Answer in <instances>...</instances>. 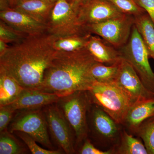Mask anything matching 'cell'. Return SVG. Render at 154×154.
Masks as SVG:
<instances>
[{"label": "cell", "mask_w": 154, "mask_h": 154, "mask_svg": "<svg viewBox=\"0 0 154 154\" xmlns=\"http://www.w3.org/2000/svg\"><path fill=\"white\" fill-rule=\"evenodd\" d=\"M134 25V17L122 14L105 22L86 26L87 31L101 37L117 49L129 40Z\"/></svg>", "instance_id": "obj_9"}, {"label": "cell", "mask_w": 154, "mask_h": 154, "mask_svg": "<svg viewBox=\"0 0 154 154\" xmlns=\"http://www.w3.org/2000/svg\"><path fill=\"white\" fill-rule=\"evenodd\" d=\"M96 62L86 48L71 52L57 51L37 90L60 97L89 91L96 82L91 73Z\"/></svg>", "instance_id": "obj_2"}, {"label": "cell", "mask_w": 154, "mask_h": 154, "mask_svg": "<svg viewBox=\"0 0 154 154\" xmlns=\"http://www.w3.org/2000/svg\"><path fill=\"white\" fill-rule=\"evenodd\" d=\"M48 131L54 141L68 154L75 152L74 132L57 103L43 107Z\"/></svg>", "instance_id": "obj_10"}, {"label": "cell", "mask_w": 154, "mask_h": 154, "mask_svg": "<svg viewBox=\"0 0 154 154\" xmlns=\"http://www.w3.org/2000/svg\"><path fill=\"white\" fill-rule=\"evenodd\" d=\"M46 26L47 32L56 37L88 32L79 20L76 8L67 0L56 2Z\"/></svg>", "instance_id": "obj_8"}, {"label": "cell", "mask_w": 154, "mask_h": 154, "mask_svg": "<svg viewBox=\"0 0 154 154\" xmlns=\"http://www.w3.org/2000/svg\"><path fill=\"white\" fill-rule=\"evenodd\" d=\"M67 1L77 8L78 6L85 0H67Z\"/></svg>", "instance_id": "obj_32"}, {"label": "cell", "mask_w": 154, "mask_h": 154, "mask_svg": "<svg viewBox=\"0 0 154 154\" xmlns=\"http://www.w3.org/2000/svg\"><path fill=\"white\" fill-rule=\"evenodd\" d=\"M59 98L56 94L36 89H25L14 102L6 106L16 111L41 109L57 103Z\"/></svg>", "instance_id": "obj_14"}, {"label": "cell", "mask_w": 154, "mask_h": 154, "mask_svg": "<svg viewBox=\"0 0 154 154\" xmlns=\"http://www.w3.org/2000/svg\"><path fill=\"white\" fill-rule=\"evenodd\" d=\"M49 1H50V2H52L55 3L57 0H48Z\"/></svg>", "instance_id": "obj_34"}, {"label": "cell", "mask_w": 154, "mask_h": 154, "mask_svg": "<svg viewBox=\"0 0 154 154\" xmlns=\"http://www.w3.org/2000/svg\"><path fill=\"white\" fill-rule=\"evenodd\" d=\"M92 34L88 32L71 34L67 36H56L53 47L57 51H76L86 48L89 38Z\"/></svg>", "instance_id": "obj_20"}, {"label": "cell", "mask_w": 154, "mask_h": 154, "mask_svg": "<svg viewBox=\"0 0 154 154\" xmlns=\"http://www.w3.org/2000/svg\"><path fill=\"white\" fill-rule=\"evenodd\" d=\"M55 37L45 32L27 36L19 43L9 46L0 56V69L14 78L23 88L37 90L57 52L53 47Z\"/></svg>", "instance_id": "obj_1"}, {"label": "cell", "mask_w": 154, "mask_h": 154, "mask_svg": "<svg viewBox=\"0 0 154 154\" xmlns=\"http://www.w3.org/2000/svg\"><path fill=\"white\" fill-rule=\"evenodd\" d=\"M10 123L11 133L21 131L27 134L37 142L49 149L54 148L50 140L47 122L43 109L18 110Z\"/></svg>", "instance_id": "obj_7"}, {"label": "cell", "mask_w": 154, "mask_h": 154, "mask_svg": "<svg viewBox=\"0 0 154 154\" xmlns=\"http://www.w3.org/2000/svg\"><path fill=\"white\" fill-rule=\"evenodd\" d=\"M28 36L14 27L1 20L0 22V39L8 44H17Z\"/></svg>", "instance_id": "obj_25"}, {"label": "cell", "mask_w": 154, "mask_h": 154, "mask_svg": "<svg viewBox=\"0 0 154 154\" xmlns=\"http://www.w3.org/2000/svg\"><path fill=\"white\" fill-rule=\"evenodd\" d=\"M77 9L79 20L85 28L124 14L108 0H85Z\"/></svg>", "instance_id": "obj_12"}, {"label": "cell", "mask_w": 154, "mask_h": 154, "mask_svg": "<svg viewBox=\"0 0 154 154\" xmlns=\"http://www.w3.org/2000/svg\"><path fill=\"white\" fill-rule=\"evenodd\" d=\"M116 84L125 93L132 105L136 102L154 98L146 88L131 65L122 59Z\"/></svg>", "instance_id": "obj_11"}, {"label": "cell", "mask_w": 154, "mask_h": 154, "mask_svg": "<svg viewBox=\"0 0 154 154\" xmlns=\"http://www.w3.org/2000/svg\"><path fill=\"white\" fill-rule=\"evenodd\" d=\"M148 14L154 25V0H135Z\"/></svg>", "instance_id": "obj_30"}, {"label": "cell", "mask_w": 154, "mask_h": 154, "mask_svg": "<svg viewBox=\"0 0 154 154\" xmlns=\"http://www.w3.org/2000/svg\"><path fill=\"white\" fill-rule=\"evenodd\" d=\"M57 103L73 130L77 148L88 137V113L92 102L88 91H76L60 97Z\"/></svg>", "instance_id": "obj_3"}, {"label": "cell", "mask_w": 154, "mask_h": 154, "mask_svg": "<svg viewBox=\"0 0 154 154\" xmlns=\"http://www.w3.org/2000/svg\"><path fill=\"white\" fill-rule=\"evenodd\" d=\"M121 60L112 65L96 62L91 68V74L98 82L114 84L118 77Z\"/></svg>", "instance_id": "obj_22"}, {"label": "cell", "mask_w": 154, "mask_h": 154, "mask_svg": "<svg viewBox=\"0 0 154 154\" xmlns=\"http://www.w3.org/2000/svg\"><path fill=\"white\" fill-rule=\"evenodd\" d=\"M134 26L137 28L149 58L154 60V25L148 14L146 12L134 17Z\"/></svg>", "instance_id": "obj_19"}, {"label": "cell", "mask_w": 154, "mask_h": 154, "mask_svg": "<svg viewBox=\"0 0 154 154\" xmlns=\"http://www.w3.org/2000/svg\"><path fill=\"white\" fill-rule=\"evenodd\" d=\"M28 148L8 129L0 132V154H26Z\"/></svg>", "instance_id": "obj_23"}, {"label": "cell", "mask_w": 154, "mask_h": 154, "mask_svg": "<svg viewBox=\"0 0 154 154\" xmlns=\"http://www.w3.org/2000/svg\"><path fill=\"white\" fill-rule=\"evenodd\" d=\"M0 18L1 20L28 36L48 32L46 25L10 7L1 10Z\"/></svg>", "instance_id": "obj_13"}, {"label": "cell", "mask_w": 154, "mask_h": 154, "mask_svg": "<svg viewBox=\"0 0 154 154\" xmlns=\"http://www.w3.org/2000/svg\"><path fill=\"white\" fill-rule=\"evenodd\" d=\"M81 154H113V149L102 150L96 147L89 138H87L83 143L82 145L79 150Z\"/></svg>", "instance_id": "obj_29"}, {"label": "cell", "mask_w": 154, "mask_h": 154, "mask_svg": "<svg viewBox=\"0 0 154 154\" xmlns=\"http://www.w3.org/2000/svg\"><path fill=\"white\" fill-rule=\"evenodd\" d=\"M122 14L136 17L144 14L146 11L135 0H108Z\"/></svg>", "instance_id": "obj_26"}, {"label": "cell", "mask_w": 154, "mask_h": 154, "mask_svg": "<svg viewBox=\"0 0 154 154\" xmlns=\"http://www.w3.org/2000/svg\"><path fill=\"white\" fill-rule=\"evenodd\" d=\"M15 134L19 137L28 147V149L33 154H61L63 153L61 150H51L42 148L38 145L33 137L21 131H17Z\"/></svg>", "instance_id": "obj_27"}, {"label": "cell", "mask_w": 154, "mask_h": 154, "mask_svg": "<svg viewBox=\"0 0 154 154\" xmlns=\"http://www.w3.org/2000/svg\"><path fill=\"white\" fill-rule=\"evenodd\" d=\"M113 150L114 154H148L140 140L130 134L124 128L122 131L118 144Z\"/></svg>", "instance_id": "obj_21"}, {"label": "cell", "mask_w": 154, "mask_h": 154, "mask_svg": "<svg viewBox=\"0 0 154 154\" xmlns=\"http://www.w3.org/2000/svg\"><path fill=\"white\" fill-rule=\"evenodd\" d=\"M119 50L122 58L131 65L146 88L154 94V73L149 62V57L134 25L129 40Z\"/></svg>", "instance_id": "obj_5"}, {"label": "cell", "mask_w": 154, "mask_h": 154, "mask_svg": "<svg viewBox=\"0 0 154 154\" xmlns=\"http://www.w3.org/2000/svg\"><path fill=\"white\" fill-rule=\"evenodd\" d=\"M17 111L6 105L0 106V132L8 129Z\"/></svg>", "instance_id": "obj_28"}, {"label": "cell", "mask_w": 154, "mask_h": 154, "mask_svg": "<svg viewBox=\"0 0 154 154\" xmlns=\"http://www.w3.org/2000/svg\"><path fill=\"white\" fill-rule=\"evenodd\" d=\"M86 48L96 62L107 65L118 63L122 59L119 50L97 35H91Z\"/></svg>", "instance_id": "obj_15"}, {"label": "cell", "mask_w": 154, "mask_h": 154, "mask_svg": "<svg viewBox=\"0 0 154 154\" xmlns=\"http://www.w3.org/2000/svg\"><path fill=\"white\" fill-rule=\"evenodd\" d=\"M25 89L14 78L0 69V106L13 103Z\"/></svg>", "instance_id": "obj_18"}, {"label": "cell", "mask_w": 154, "mask_h": 154, "mask_svg": "<svg viewBox=\"0 0 154 154\" xmlns=\"http://www.w3.org/2000/svg\"><path fill=\"white\" fill-rule=\"evenodd\" d=\"M55 3L48 0H20L13 8L46 25Z\"/></svg>", "instance_id": "obj_17"}, {"label": "cell", "mask_w": 154, "mask_h": 154, "mask_svg": "<svg viewBox=\"0 0 154 154\" xmlns=\"http://www.w3.org/2000/svg\"><path fill=\"white\" fill-rule=\"evenodd\" d=\"M154 116V98L136 102L130 107L122 126L134 134L141 125Z\"/></svg>", "instance_id": "obj_16"}, {"label": "cell", "mask_w": 154, "mask_h": 154, "mask_svg": "<svg viewBox=\"0 0 154 154\" xmlns=\"http://www.w3.org/2000/svg\"><path fill=\"white\" fill-rule=\"evenodd\" d=\"M88 135L96 143L113 149L120 140L122 125L117 123L100 107L92 103L88 113Z\"/></svg>", "instance_id": "obj_6"}, {"label": "cell", "mask_w": 154, "mask_h": 154, "mask_svg": "<svg viewBox=\"0 0 154 154\" xmlns=\"http://www.w3.org/2000/svg\"><path fill=\"white\" fill-rule=\"evenodd\" d=\"M134 134L143 141L148 154H154V116L144 122Z\"/></svg>", "instance_id": "obj_24"}, {"label": "cell", "mask_w": 154, "mask_h": 154, "mask_svg": "<svg viewBox=\"0 0 154 154\" xmlns=\"http://www.w3.org/2000/svg\"><path fill=\"white\" fill-rule=\"evenodd\" d=\"M87 91L92 103L99 106L122 126L132 104L125 93L116 83L104 84L96 82Z\"/></svg>", "instance_id": "obj_4"}, {"label": "cell", "mask_w": 154, "mask_h": 154, "mask_svg": "<svg viewBox=\"0 0 154 154\" xmlns=\"http://www.w3.org/2000/svg\"><path fill=\"white\" fill-rule=\"evenodd\" d=\"M20 0H7L10 8H14L16 7Z\"/></svg>", "instance_id": "obj_33"}, {"label": "cell", "mask_w": 154, "mask_h": 154, "mask_svg": "<svg viewBox=\"0 0 154 154\" xmlns=\"http://www.w3.org/2000/svg\"><path fill=\"white\" fill-rule=\"evenodd\" d=\"M9 47L8 44L0 39V56L2 55Z\"/></svg>", "instance_id": "obj_31"}]
</instances>
